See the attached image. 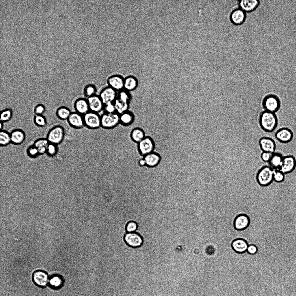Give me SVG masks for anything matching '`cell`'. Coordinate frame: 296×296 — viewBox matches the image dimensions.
Wrapping results in <instances>:
<instances>
[{
	"instance_id": "277c9868",
	"label": "cell",
	"mask_w": 296,
	"mask_h": 296,
	"mask_svg": "<svg viewBox=\"0 0 296 296\" xmlns=\"http://www.w3.org/2000/svg\"><path fill=\"white\" fill-rule=\"evenodd\" d=\"M64 135L63 127L60 125H57L52 127L49 130L46 138L49 143L58 145L63 141Z\"/></svg>"
},
{
	"instance_id": "ba28073f",
	"label": "cell",
	"mask_w": 296,
	"mask_h": 296,
	"mask_svg": "<svg viewBox=\"0 0 296 296\" xmlns=\"http://www.w3.org/2000/svg\"><path fill=\"white\" fill-rule=\"evenodd\" d=\"M296 167V159L292 155L283 156L282 162L278 169L285 174L293 172Z\"/></svg>"
},
{
	"instance_id": "30bf717a",
	"label": "cell",
	"mask_w": 296,
	"mask_h": 296,
	"mask_svg": "<svg viewBox=\"0 0 296 296\" xmlns=\"http://www.w3.org/2000/svg\"><path fill=\"white\" fill-rule=\"evenodd\" d=\"M250 222V219L247 215L240 214L234 217L233 221V226L235 230H243L248 227Z\"/></svg>"
},
{
	"instance_id": "6da1fadb",
	"label": "cell",
	"mask_w": 296,
	"mask_h": 296,
	"mask_svg": "<svg viewBox=\"0 0 296 296\" xmlns=\"http://www.w3.org/2000/svg\"><path fill=\"white\" fill-rule=\"evenodd\" d=\"M259 123L263 131L271 132L276 129L278 124V119L275 113L264 110L260 114Z\"/></svg>"
},
{
	"instance_id": "7a4b0ae2",
	"label": "cell",
	"mask_w": 296,
	"mask_h": 296,
	"mask_svg": "<svg viewBox=\"0 0 296 296\" xmlns=\"http://www.w3.org/2000/svg\"><path fill=\"white\" fill-rule=\"evenodd\" d=\"M274 172V170L269 166H264L261 167L258 171L256 176L258 183L263 186L271 184L273 181Z\"/></svg>"
},
{
	"instance_id": "1f68e13d",
	"label": "cell",
	"mask_w": 296,
	"mask_h": 296,
	"mask_svg": "<svg viewBox=\"0 0 296 296\" xmlns=\"http://www.w3.org/2000/svg\"><path fill=\"white\" fill-rule=\"evenodd\" d=\"M11 143L10 133L2 130L0 132V145L1 147L6 146Z\"/></svg>"
},
{
	"instance_id": "7dc6e473",
	"label": "cell",
	"mask_w": 296,
	"mask_h": 296,
	"mask_svg": "<svg viewBox=\"0 0 296 296\" xmlns=\"http://www.w3.org/2000/svg\"><path fill=\"white\" fill-rule=\"evenodd\" d=\"M0 130H3V122L0 121Z\"/></svg>"
},
{
	"instance_id": "d6a6232c",
	"label": "cell",
	"mask_w": 296,
	"mask_h": 296,
	"mask_svg": "<svg viewBox=\"0 0 296 296\" xmlns=\"http://www.w3.org/2000/svg\"><path fill=\"white\" fill-rule=\"evenodd\" d=\"M62 280L59 276L55 275L49 278V283L50 286L54 289H58L62 284Z\"/></svg>"
},
{
	"instance_id": "44dd1931",
	"label": "cell",
	"mask_w": 296,
	"mask_h": 296,
	"mask_svg": "<svg viewBox=\"0 0 296 296\" xmlns=\"http://www.w3.org/2000/svg\"><path fill=\"white\" fill-rule=\"evenodd\" d=\"M259 4V1L257 0H241L239 2V8L246 12L254 11Z\"/></svg>"
},
{
	"instance_id": "7bdbcfd3",
	"label": "cell",
	"mask_w": 296,
	"mask_h": 296,
	"mask_svg": "<svg viewBox=\"0 0 296 296\" xmlns=\"http://www.w3.org/2000/svg\"><path fill=\"white\" fill-rule=\"evenodd\" d=\"M45 106L39 104L35 108L34 112L36 115H42L45 111Z\"/></svg>"
},
{
	"instance_id": "9c48e42d",
	"label": "cell",
	"mask_w": 296,
	"mask_h": 296,
	"mask_svg": "<svg viewBox=\"0 0 296 296\" xmlns=\"http://www.w3.org/2000/svg\"><path fill=\"white\" fill-rule=\"evenodd\" d=\"M124 78L121 75L114 74L108 77L106 82L108 86L118 92L124 89Z\"/></svg>"
},
{
	"instance_id": "4dcf8cb0",
	"label": "cell",
	"mask_w": 296,
	"mask_h": 296,
	"mask_svg": "<svg viewBox=\"0 0 296 296\" xmlns=\"http://www.w3.org/2000/svg\"><path fill=\"white\" fill-rule=\"evenodd\" d=\"M97 89L96 86L93 84L89 83L86 84L84 87L83 93L85 98L87 99L97 94Z\"/></svg>"
},
{
	"instance_id": "836d02e7",
	"label": "cell",
	"mask_w": 296,
	"mask_h": 296,
	"mask_svg": "<svg viewBox=\"0 0 296 296\" xmlns=\"http://www.w3.org/2000/svg\"><path fill=\"white\" fill-rule=\"evenodd\" d=\"M116 98L124 103H130L131 97L129 92L123 89L118 92Z\"/></svg>"
},
{
	"instance_id": "60d3db41",
	"label": "cell",
	"mask_w": 296,
	"mask_h": 296,
	"mask_svg": "<svg viewBox=\"0 0 296 296\" xmlns=\"http://www.w3.org/2000/svg\"><path fill=\"white\" fill-rule=\"evenodd\" d=\"M104 112L113 113L116 112V110L113 102H110L104 104Z\"/></svg>"
},
{
	"instance_id": "3957f363",
	"label": "cell",
	"mask_w": 296,
	"mask_h": 296,
	"mask_svg": "<svg viewBox=\"0 0 296 296\" xmlns=\"http://www.w3.org/2000/svg\"><path fill=\"white\" fill-rule=\"evenodd\" d=\"M262 104L265 110L275 113L280 109L281 102L277 95L270 94L266 95L264 98Z\"/></svg>"
},
{
	"instance_id": "74e56055",
	"label": "cell",
	"mask_w": 296,
	"mask_h": 296,
	"mask_svg": "<svg viewBox=\"0 0 296 296\" xmlns=\"http://www.w3.org/2000/svg\"><path fill=\"white\" fill-rule=\"evenodd\" d=\"M12 116V111L10 109L4 110L1 112L0 121L2 122L9 121Z\"/></svg>"
},
{
	"instance_id": "f546056e",
	"label": "cell",
	"mask_w": 296,
	"mask_h": 296,
	"mask_svg": "<svg viewBox=\"0 0 296 296\" xmlns=\"http://www.w3.org/2000/svg\"><path fill=\"white\" fill-rule=\"evenodd\" d=\"M131 137L134 142L138 143L145 137L143 131L140 128H135L133 129L131 133Z\"/></svg>"
},
{
	"instance_id": "8992f818",
	"label": "cell",
	"mask_w": 296,
	"mask_h": 296,
	"mask_svg": "<svg viewBox=\"0 0 296 296\" xmlns=\"http://www.w3.org/2000/svg\"><path fill=\"white\" fill-rule=\"evenodd\" d=\"M84 126L90 129H96L101 126V115L90 111L83 115Z\"/></svg>"
},
{
	"instance_id": "603a6c76",
	"label": "cell",
	"mask_w": 296,
	"mask_h": 296,
	"mask_svg": "<svg viewBox=\"0 0 296 296\" xmlns=\"http://www.w3.org/2000/svg\"><path fill=\"white\" fill-rule=\"evenodd\" d=\"M144 159L147 166L150 167H153L159 163L160 157L157 153L152 152L145 156Z\"/></svg>"
},
{
	"instance_id": "bcb514c9",
	"label": "cell",
	"mask_w": 296,
	"mask_h": 296,
	"mask_svg": "<svg viewBox=\"0 0 296 296\" xmlns=\"http://www.w3.org/2000/svg\"><path fill=\"white\" fill-rule=\"evenodd\" d=\"M139 164L142 166H143L146 165L145 161L144 158L141 159L139 160Z\"/></svg>"
},
{
	"instance_id": "9a60e30c",
	"label": "cell",
	"mask_w": 296,
	"mask_h": 296,
	"mask_svg": "<svg viewBox=\"0 0 296 296\" xmlns=\"http://www.w3.org/2000/svg\"><path fill=\"white\" fill-rule=\"evenodd\" d=\"M32 280L37 286L44 287L49 283V278L47 273L40 270L35 271L33 274Z\"/></svg>"
},
{
	"instance_id": "ab89813d",
	"label": "cell",
	"mask_w": 296,
	"mask_h": 296,
	"mask_svg": "<svg viewBox=\"0 0 296 296\" xmlns=\"http://www.w3.org/2000/svg\"><path fill=\"white\" fill-rule=\"evenodd\" d=\"M138 225L135 221H131L128 222L125 226V230L127 232H135L137 230Z\"/></svg>"
},
{
	"instance_id": "f35d334b",
	"label": "cell",
	"mask_w": 296,
	"mask_h": 296,
	"mask_svg": "<svg viewBox=\"0 0 296 296\" xmlns=\"http://www.w3.org/2000/svg\"><path fill=\"white\" fill-rule=\"evenodd\" d=\"M27 153L29 157L32 158H35L39 155L37 148L33 145L28 147Z\"/></svg>"
},
{
	"instance_id": "d4e9b609",
	"label": "cell",
	"mask_w": 296,
	"mask_h": 296,
	"mask_svg": "<svg viewBox=\"0 0 296 296\" xmlns=\"http://www.w3.org/2000/svg\"><path fill=\"white\" fill-rule=\"evenodd\" d=\"M135 119L134 114L128 110L120 114V124L124 126L132 124Z\"/></svg>"
},
{
	"instance_id": "5bb4252c",
	"label": "cell",
	"mask_w": 296,
	"mask_h": 296,
	"mask_svg": "<svg viewBox=\"0 0 296 296\" xmlns=\"http://www.w3.org/2000/svg\"><path fill=\"white\" fill-rule=\"evenodd\" d=\"M276 139L280 142L283 143H288L292 140L293 134L290 129L283 127L278 130L275 134Z\"/></svg>"
},
{
	"instance_id": "484cf974",
	"label": "cell",
	"mask_w": 296,
	"mask_h": 296,
	"mask_svg": "<svg viewBox=\"0 0 296 296\" xmlns=\"http://www.w3.org/2000/svg\"><path fill=\"white\" fill-rule=\"evenodd\" d=\"M283 156L280 153L274 152L268 162L269 166L273 170L278 169L282 162Z\"/></svg>"
},
{
	"instance_id": "7c38bea8",
	"label": "cell",
	"mask_w": 296,
	"mask_h": 296,
	"mask_svg": "<svg viewBox=\"0 0 296 296\" xmlns=\"http://www.w3.org/2000/svg\"><path fill=\"white\" fill-rule=\"evenodd\" d=\"M87 99L90 111L99 113L103 110L104 104L99 95H95Z\"/></svg>"
},
{
	"instance_id": "4316f807",
	"label": "cell",
	"mask_w": 296,
	"mask_h": 296,
	"mask_svg": "<svg viewBox=\"0 0 296 296\" xmlns=\"http://www.w3.org/2000/svg\"><path fill=\"white\" fill-rule=\"evenodd\" d=\"M49 143L46 138H41L36 140L33 145L37 148L40 155L46 153L47 147Z\"/></svg>"
},
{
	"instance_id": "ac0fdd59",
	"label": "cell",
	"mask_w": 296,
	"mask_h": 296,
	"mask_svg": "<svg viewBox=\"0 0 296 296\" xmlns=\"http://www.w3.org/2000/svg\"><path fill=\"white\" fill-rule=\"evenodd\" d=\"M67 121L70 125L75 128H81L84 126L83 115L75 111L72 112Z\"/></svg>"
},
{
	"instance_id": "83f0119b",
	"label": "cell",
	"mask_w": 296,
	"mask_h": 296,
	"mask_svg": "<svg viewBox=\"0 0 296 296\" xmlns=\"http://www.w3.org/2000/svg\"><path fill=\"white\" fill-rule=\"evenodd\" d=\"M72 112L67 107L63 106L59 107L57 110L56 114L60 119L65 120L68 119Z\"/></svg>"
},
{
	"instance_id": "f1b7e54d",
	"label": "cell",
	"mask_w": 296,
	"mask_h": 296,
	"mask_svg": "<svg viewBox=\"0 0 296 296\" xmlns=\"http://www.w3.org/2000/svg\"><path fill=\"white\" fill-rule=\"evenodd\" d=\"M116 110V112L120 114L128 110L130 103L122 102L117 99L113 102Z\"/></svg>"
},
{
	"instance_id": "e0dca14e",
	"label": "cell",
	"mask_w": 296,
	"mask_h": 296,
	"mask_svg": "<svg viewBox=\"0 0 296 296\" xmlns=\"http://www.w3.org/2000/svg\"><path fill=\"white\" fill-rule=\"evenodd\" d=\"M73 107L75 111L82 115L89 111L90 109L87 99L86 98H78L75 101Z\"/></svg>"
},
{
	"instance_id": "2e32d148",
	"label": "cell",
	"mask_w": 296,
	"mask_h": 296,
	"mask_svg": "<svg viewBox=\"0 0 296 296\" xmlns=\"http://www.w3.org/2000/svg\"><path fill=\"white\" fill-rule=\"evenodd\" d=\"M259 144L262 151L273 153L276 149L275 142L272 138L266 136L261 137L259 140Z\"/></svg>"
},
{
	"instance_id": "5b68a950",
	"label": "cell",
	"mask_w": 296,
	"mask_h": 296,
	"mask_svg": "<svg viewBox=\"0 0 296 296\" xmlns=\"http://www.w3.org/2000/svg\"><path fill=\"white\" fill-rule=\"evenodd\" d=\"M101 126L106 129L114 128L120 124V114L105 112L101 115Z\"/></svg>"
},
{
	"instance_id": "f6af8a7d",
	"label": "cell",
	"mask_w": 296,
	"mask_h": 296,
	"mask_svg": "<svg viewBox=\"0 0 296 296\" xmlns=\"http://www.w3.org/2000/svg\"><path fill=\"white\" fill-rule=\"evenodd\" d=\"M209 251L206 253L208 255L213 254L215 251V249L212 246H208L206 249V252Z\"/></svg>"
},
{
	"instance_id": "8fae6325",
	"label": "cell",
	"mask_w": 296,
	"mask_h": 296,
	"mask_svg": "<svg viewBox=\"0 0 296 296\" xmlns=\"http://www.w3.org/2000/svg\"><path fill=\"white\" fill-rule=\"evenodd\" d=\"M118 92L108 86L102 88L99 95L104 104L113 102L116 98Z\"/></svg>"
},
{
	"instance_id": "ffe728a7",
	"label": "cell",
	"mask_w": 296,
	"mask_h": 296,
	"mask_svg": "<svg viewBox=\"0 0 296 296\" xmlns=\"http://www.w3.org/2000/svg\"><path fill=\"white\" fill-rule=\"evenodd\" d=\"M231 246L235 252L237 253H243L247 250L248 245L246 241L241 238H236L232 241Z\"/></svg>"
},
{
	"instance_id": "d6986e66",
	"label": "cell",
	"mask_w": 296,
	"mask_h": 296,
	"mask_svg": "<svg viewBox=\"0 0 296 296\" xmlns=\"http://www.w3.org/2000/svg\"><path fill=\"white\" fill-rule=\"evenodd\" d=\"M246 13L240 8H236L231 13L230 20L235 25H240L243 23L246 19Z\"/></svg>"
},
{
	"instance_id": "e575fe53",
	"label": "cell",
	"mask_w": 296,
	"mask_h": 296,
	"mask_svg": "<svg viewBox=\"0 0 296 296\" xmlns=\"http://www.w3.org/2000/svg\"><path fill=\"white\" fill-rule=\"evenodd\" d=\"M58 151L57 145L49 143L47 147L46 153L50 157H54L57 154Z\"/></svg>"
},
{
	"instance_id": "ee69618b",
	"label": "cell",
	"mask_w": 296,
	"mask_h": 296,
	"mask_svg": "<svg viewBox=\"0 0 296 296\" xmlns=\"http://www.w3.org/2000/svg\"><path fill=\"white\" fill-rule=\"evenodd\" d=\"M247 251L250 254H254L257 252V248L255 245H248Z\"/></svg>"
},
{
	"instance_id": "b9f144b4",
	"label": "cell",
	"mask_w": 296,
	"mask_h": 296,
	"mask_svg": "<svg viewBox=\"0 0 296 296\" xmlns=\"http://www.w3.org/2000/svg\"><path fill=\"white\" fill-rule=\"evenodd\" d=\"M273 153L269 152L262 151L260 156L261 160L264 162H268Z\"/></svg>"
},
{
	"instance_id": "cb8c5ba5",
	"label": "cell",
	"mask_w": 296,
	"mask_h": 296,
	"mask_svg": "<svg viewBox=\"0 0 296 296\" xmlns=\"http://www.w3.org/2000/svg\"><path fill=\"white\" fill-rule=\"evenodd\" d=\"M138 80L134 76H127L124 78V89L128 92L135 90L137 87Z\"/></svg>"
},
{
	"instance_id": "8d00e7d4",
	"label": "cell",
	"mask_w": 296,
	"mask_h": 296,
	"mask_svg": "<svg viewBox=\"0 0 296 296\" xmlns=\"http://www.w3.org/2000/svg\"><path fill=\"white\" fill-rule=\"evenodd\" d=\"M285 178V174L279 169L274 171L273 181L276 182L281 183L283 182Z\"/></svg>"
},
{
	"instance_id": "7402d4cb",
	"label": "cell",
	"mask_w": 296,
	"mask_h": 296,
	"mask_svg": "<svg viewBox=\"0 0 296 296\" xmlns=\"http://www.w3.org/2000/svg\"><path fill=\"white\" fill-rule=\"evenodd\" d=\"M10 134L11 143L13 144L19 145L21 144L25 139V133L21 129H14L11 131Z\"/></svg>"
},
{
	"instance_id": "52a82bcc",
	"label": "cell",
	"mask_w": 296,
	"mask_h": 296,
	"mask_svg": "<svg viewBox=\"0 0 296 296\" xmlns=\"http://www.w3.org/2000/svg\"><path fill=\"white\" fill-rule=\"evenodd\" d=\"M123 240L127 245L133 248L140 247L144 242L142 236L136 232H127L124 236Z\"/></svg>"
},
{
	"instance_id": "4fadbf2b",
	"label": "cell",
	"mask_w": 296,
	"mask_h": 296,
	"mask_svg": "<svg viewBox=\"0 0 296 296\" xmlns=\"http://www.w3.org/2000/svg\"><path fill=\"white\" fill-rule=\"evenodd\" d=\"M139 150L144 156L153 152L154 144L152 139L149 137H146L138 143Z\"/></svg>"
},
{
	"instance_id": "d590c367",
	"label": "cell",
	"mask_w": 296,
	"mask_h": 296,
	"mask_svg": "<svg viewBox=\"0 0 296 296\" xmlns=\"http://www.w3.org/2000/svg\"><path fill=\"white\" fill-rule=\"evenodd\" d=\"M34 124L37 126L43 127L46 125L47 121L45 118L42 115H36L34 118Z\"/></svg>"
}]
</instances>
